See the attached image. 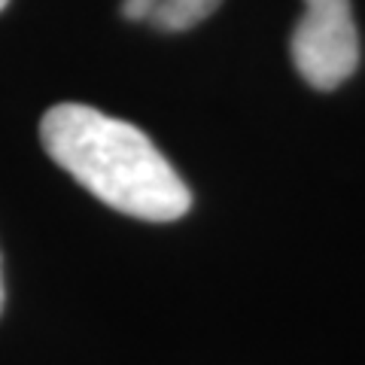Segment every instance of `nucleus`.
Returning a JSON list of instances; mask_svg holds the SVG:
<instances>
[{
  "instance_id": "obj_6",
  "label": "nucleus",
  "mask_w": 365,
  "mask_h": 365,
  "mask_svg": "<svg viewBox=\"0 0 365 365\" xmlns=\"http://www.w3.org/2000/svg\"><path fill=\"white\" fill-rule=\"evenodd\" d=\"M6 4H9V0H0V13H4V9H6Z\"/></svg>"
},
{
  "instance_id": "obj_5",
  "label": "nucleus",
  "mask_w": 365,
  "mask_h": 365,
  "mask_svg": "<svg viewBox=\"0 0 365 365\" xmlns=\"http://www.w3.org/2000/svg\"><path fill=\"white\" fill-rule=\"evenodd\" d=\"M0 314H4V268H0Z\"/></svg>"
},
{
  "instance_id": "obj_3",
  "label": "nucleus",
  "mask_w": 365,
  "mask_h": 365,
  "mask_svg": "<svg viewBox=\"0 0 365 365\" xmlns=\"http://www.w3.org/2000/svg\"><path fill=\"white\" fill-rule=\"evenodd\" d=\"M222 0H158L150 21L158 31H189L213 16Z\"/></svg>"
},
{
  "instance_id": "obj_2",
  "label": "nucleus",
  "mask_w": 365,
  "mask_h": 365,
  "mask_svg": "<svg viewBox=\"0 0 365 365\" xmlns=\"http://www.w3.org/2000/svg\"><path fill=\"white\" fill-rule=\"evenodd\" d=\"M289 55L304 83L319 91H332L350 79L359 64V34L350 0H304Z\"/></svg>"
},
{
  "instance_id": "obj_1",
  "label": "nucleus",
  "mask_w": 365,
  "mask_h": 365,
  "mask_svg": "<svg viewBox=\"0 0 365 365\" xmlns=\"http://www.w3.org/2000/svg\"><path fill=\"white\" fill-rule=\"evenodd\" d=\"M40 140L98 201L134 220L174 222L192 207V192L137 125L86 104H55L40 122Z\"/></svg>"
},
{
  "instance_id": "obj_4",
  "label": "nucleus",
  "mask_w": 365,
  "mask_h": 365,
  "mask_svg": "<svg viewBox=\"0 0 365 365\" xmlns=\"http://www.w3.org/2000/svg\"><path fill=\"white\" fill-rule=\"evenodd\" d=\"M158 0H122V16L131 21H150Z\"/></svg>"
}]
</instances>
